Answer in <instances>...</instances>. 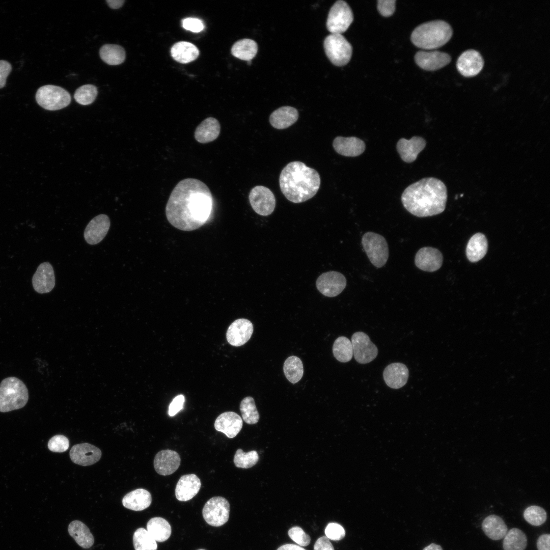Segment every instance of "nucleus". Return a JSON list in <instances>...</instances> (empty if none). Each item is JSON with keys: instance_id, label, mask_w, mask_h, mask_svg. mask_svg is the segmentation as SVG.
Wrapping results in <instances>:
<instances>
[{"instance_id": "nucleus-9", "label": "nucleus", "mask_w": 550, "mask_h": 550, "mask_svg": "<svg viewBox=\"0 0 550 550\" xmlns=\"http://www.w3.org/2000/svg\"><path fill=\"white\" fill-rule=\"evenodd\" d=\"M353 20V13L347 3L338 1L329 11L326 28L331 34H342L348 29Z\"/></svg>"}, {"instance_id": "nucleus-42", "label": "nucleus", "mask_w": 550, "mask_h": 550, "mask_svg": "<svg viewBox=\"0 0 550 550\" xmlns=\"http://www.w3.org/2000/svg\"><path fill=\"white\" fill-rule=\"evenodd\" d=\"M259 460L257 451L253 450L244 452L242 449H238L234 457L235 465L239 468L249 469L255 465Z\"/></svg>"}, {"instance_id": "nucleus-47", "label": "nucleus", "mask_w": 550, "mask_h": 550, "mask_svg": "<svg viewBox=\"0 0 550 550\" xmlns=\"http://www.w3.org/2000/svg\"><path fill=\"white\" fill-rule=\"evenodd\" d=\"M325 534L326 537L329 539L338 541L344 537L345 531L343 527L339 524L331 522L327 525L325 529Z\"/></svg>"}, {"instance_id": "nucleus-17", "label": "nucleus", "mask_w": 550, "mask_h": 550, "mask_svg": "<svg viewBox=\"0 0 550 550\" xmlns=\"http://www.w3.org/2000/svg\"><path fill=\"white\" fill-rule=\"evenodd\" d=\"M415 60L416 64L422 69L434 71L449 64L451 57L449 54L438 50L419 51L416 54Z\"/></svg>"}, {"instance_id": "nucleus-16", "label": "nucleus", "mask_w": 550, "mask_h": 550, "mask_svg": "<svg viewBox=\"0 0 550 550\" xmlns=\"http://www.w3.org/2000/svg\"><path fill=\"white\" fill-rule=\"evenodd\" d=\"M443 262L442 253L437 249L425 246L421 248L416 254L415 263L420 269L433 272L439 269Z\"/></svg>"}, {"instance_id": "nucleus-21", "label": "nucleus", "mask_w": 550, "mask_h": 550, "mask_svg": "<svg viewBox=\"0 0 550 550\" xmlns=\"http://www.w3.org/2000/svg\"><path fill=\"white\" fill-rule=\"evenodd\" d=\"M181 458L179 454L172 450H162L155 456L154 467L156 472L162 476L174 473L179 467Z\"/></svg>"}, {"instance_id": "nucleus-30", "label": "nucleus", "mask_w": 550, "mask_h": 550, "mask_svg": "<svg viewBox=\"0 0 550 550\" xmlns=\"http://www.w3.org/2000/svg\"><path fill=\"white\" fill-rule=\"evenodd\" d=\"M488 250V241L486 236L481 233L473 235L468 243L466 255L471 262H477L486 255Z\"/></svg>"}, {"instance_id": "nucleus-20", "label": "nucleus", "mask_w": 550, "mask_h": 550, "mask_svg": "<svg viewBox=\"0 0 550 550\" xmlns=\"http://www.w3.org/2000/svg\"><path fill=\"white\" fill-rule=\"evenodd\" d=\"M34 290L43 294L50 292L55 285V277L53 267L48 262L41 263L32 278Z\"/></svg>"}, {"instance_id": "nucleus-37", "label": "nucleus", "mask_w": 550, "mask_h": 550, "mask_svg": "<svg viewBox=\"0 0 550 550\" xmlns=\"http://www.w3.org/2000/svg\"><path fill=\"white\" fill-rule=\"evenodd\" d=\"M504 538V550H525L527 547V537L519 529H510Z\"/></svg>"}, {"instance_id": "nucleus-48", "label": "nucleus", "mask_w": 550, "mask_h": 550, "mask_svg": "<svg viewBox=\"0 0 550 550\" xmlns=\"http://www.w3.org/2000/svg\"><path fill=\"white\" fill-rule=\"evenodd\" d=\"M182 25L185 30L194 33H198L204 28V25L202 20L196 18H186L182 20Z\"/></svg>"}, {"instance_id": "nucleus-1", "label": "nucleus", "mask_w": 550, "mask_h": 550, "mask_svg": "<svg viewBox=\"0 0 550 550\" xmlns=\"http://www.w3.org/2000/svg\"><path fill=\"white\" fill-rule=\"evenodd\" d=\"M213 199L209 187L195 178L179 181L172 191L166 207L169 222L180 230H196L211 217Z\"/></svg>"}, {"instance_id": "nucleus-49", "label": "nucleus", "mask_w": 550, "mask_h": 550, "mask_svg": "<svg viewBox=\"0 0 550 550\" xmlns=\"http://www.w3.org/2000/svg\"><path fill=\"white\" fill-rule=\"evenodd\" d=\"M394 0H379L377 1V9L380 14L384 17H389L394 12L395 9Z\"/></svg>"}, {"instance_id": "nucleus-55", "label": "nucleus", "mask_w": 550, "mask_h": 550, "mask_svg": "<svg viewBox=\"0 0 550 550\" xmlns=\"http://www.w3.org/2000/svg\"><path fill=\"white\" fill-rule=\"evenodd\" d=\"M125 1L124 0H107L106 2L108 5L112 9H118L122 7Z\"/></svg>"}, {"instance_id": "nucleus-43", "label": "nucleus", "mask_w": 550, "mask_h": 550, "mask_svg": "<svg viewBox=\"0 0 550 550\" xmlns=\"http://www.w3.org/2000/svg\"><path fill=\"white\" fill-rule=\"evenodd\" d=\"M97 94V89L95 86L85 85L80 87L76 90L74 98L78 103L86 105L94 102Z\"/></svg>"}, {"instance_id": "nucleus-31", "label": "nucleus", "mask_w": 550, "mask_h": 550, "mask_svg": "<svg viewBox=\"0 0 550 550\" xmlns=\"http://www.w3.org/2000/svg\"><path fill=\"white\" fill-rule=\"evenodd\" d=\"M482 528L485 535L493 540L504 538L508 532L503 519L496 515L487 516L482 522Z\"/></svg>"}, {"instance_id": "nucleus-53", "label": "nucleus", "mask_w": 550, "mask_h": 550, "mask_svg": "<svg viewBox=\"0 0 550 550\" xmlns=\"http://www.w3.org/2000/svg\"><path fill=\"white\" fill-rule=\"evenodd\" d=\"M550 535L544 534L541 535L538 539L537 547L538 550H550L549 549Z\"/></svg>"}, {"instance_id": "nucleus-24", "label": "nucleus", "mask_w": 550, "mask_h": 550, "mask_svg": "<svg viewBox=\"0 0 550 550\" xmlns=\"http://www.w3.org/2000/svg\"><path fill=\"white\" fill-rule=\"evenodd\" d=\"M333 146L338 154L347 157L359 156L366 149L364 142L355 136H337L333 141Z\"/></svg>"}, {"instance_id": "nucleus-45", "label": "nucleus", "mask_w": 550, "mask_h": 550, "mask_svg": "<svg viewBox=\"0 0 550 550\" xmlns=\"http://www.w3.org/2000/svg\"><path fill=\"white\" fill-rule=\"evenodd\" d=\"M69 442L67 437L63 435H56L52 437L48 443L49 450L54 452H63L68 450Z\"/></svg>"}, {"instance_id": "nucleus-52", "label": "nucleus", "mask_w": 550, "mask_h": 550, "mask_svg": "<svg viewBox=\"0 0 550 550\" xmlns=\"http://www.w3.org/2000/svg\"><path fill=\"white\" fill-rule=\"evenodd\" d=\"M314 550H334V548L327 537L322 536L316 540Z\"/></svg>"}, {"instance_id": "nucleus-22", "label": "nucleus", "mask_w": 550, "mask_h": 550, "mask_svg": "<svg viewBox=\"0 0 550 550\" xmlns=\"http://www.w3.org/2000/svg\"><path fill=\"white\" fill-rule=\"evenodd\" d=\"M425 140L419 136H414L410 140L401 138L397 143L396 149L401 159L407 163L414 161L418 154L425 148Z\"/></svg>"}, {"instance_id": "nucleus-28", "label": "nucleus", "mask_w": 550, "mask_h": 550, "mask_svg": "<svg viewBox=\"0 0 550 550\" xmlns=\"http://www.w3.org/2000/svg\"><path fill=\"white\" fill-rule=\"evenodd\" d=\"M298 118L297 110L293 107L285 106L273 111L269 117L271 125L278 129L287 128L294 124Z\"/></svg>"}, {"instance_id": "nucleus-10", "label": "nucleus", "mask_w": 550, "mask_h": 550, "mask_svg": "<svg viewBox=\"0 0 550 550\" xmlns=\"http://www.w3.org/2000/svg\"><path fill=\"white\" fill-rule=\"evenodd\" d=\"M230 504L222 497H213L205 503L202 514L206 522L213 527H219L228 520Z\"/></svg>"}, {"instance_id": "nucleus-46", "label": "nucleus", "mask_w": 550, "mask_h": 550, "mask_svg": "<svg viewBox=\"0 0 550 550\" xmlns=\"http://www.w3.org/2000/svg\"><path fill=\"white\" fill-rule=\"evenodd\" d=\"M289 537L300 546H308L311 541V538L299 527L295 526L290 528L288 532Z\"/></svg>"}, {"instance_id": "nucleus-6", "label": "nucleus", "mask_w": 550, "mask_h": 550, "mask_svg": "<svg viewBox=\"0 0 550 550\" xmlns=\"http://www.w3.org/2000/svg\"><path fill=\"white\" fill-rule=\"evenodd\" d=\"M323 46L326 56L337 66H344L351 59L352 46L342 34L328 35L324 39Z\"/></svg>"}, {"instance_id": "nucleus-51", "label": "nucleus", "mask_w": 550, "mask_h": 550, "mask_svg": "<svg viewBox=\"0 0 550 550\" xmlns=\"http://www.w3.org/2000/svg\"><path fill=\"white\" fill-rule=\"evenodd\" d=\"M11 64L5 60H0V89L4 88L6 79L12 71Z\"/></svg>"}, {"instance_id": "nucleus-41", "label": "nucleus", "mask_w": 550, "mask_h": 550, "mask_svg": "<svg viewBox=\"0 0 550 550\" xmlns=\"http://www.w3.org/2000/svg\"><path fill=\"white\" fill-rule=\"evenodd\" d=\"M240 410L242 419L246 423L254 424L258 422L260 416L253 397L248 396L242 400Z\"/></svg>"}, {"instance_id": "nucleus-27", "label": "nucleus", "mask_w": 550, "mask_h": 550, "mask_svg": "<svg viewBox=\"0 0 550 550\" xmlns=\"http://www.w3.org/2000/svg\"><path fill=\"white\" fill-rule=\"evenodd\" d=\"M220 132L221 125L218 121L214 118L208 117L197 126L194 136L199 143L206 144L216 140Z\"/></svg>"}, {"instance_id": "nucleus-36", "label": "nucleus", "mask_w": 550, "mask_h": 550, "mask_svg": "<svg viewBox=\"0 0 550 550\" xmlns=\"http://www.w3.org/2000/svg\"><path fill=\"white\" fill-rule=\"evenodd\" d=\"M101 59L110 65H117L124 62L125 51L124 48L117 44H105L99 51Z\"/></svg>"}, {"instance_id": "nucleus-29", "label": "nucleus", "mask_w": 550, "mask_h": 550, "mask_svg": "<svg viewBox=\"0 0 550 550\" xmlns=\"http://www.w3.org/2000/svg\"><path fill=\"white\" fill-rule=\"evenodd\" d=\"M151 502L150 493L143 488H138L129 492L122 499L123 505L134 511H142L147 508Z\"/></svg>"}, {"instance_id": "nucleus-26", "label": "nucleus", "mask_w": 550, "mask_h": 550, "mask_svg": "<svg viewBox=\"0 0 550 550\" xmlns=\"http://www.w3.org/2000/svg\"><path fill=\"white\" fill-rule=\"evenodd\" d=\"M409 372L407 367L401 363H393L388 365L383 372L386 384L392 389L403 387L407 382Z\"/></svg>"}, {"instance_id": "nucleus-18", "label": "nucleus", "mask_w": 550, "mask_h": 550, "mask_svg": "<svg viewBox=\"0 0 550 550\" xmlns=\"http://www.w3.org/2000/svg\"><path fill=\"white\" fill-rule=\"evenodd\" d=\"M110 225V219L107 215L101 214L95 216L85 228L84 238L86 241L91 245L99 243L107 234Z\"/></svg>"}, {"instance_id": "nucleus-2", "label": "nucleus", "mask_w": 550, "mask_h": 550, "mask_svg": "<svg viewBox=\"0 0 550 550\" xmlns=\"http://www.w3.org/2000/svg\"><path fill=\"white\" fill-rule=\"evenodd\" d=\"M447 188L445 183L434 177L423 178L407 187L401 199L404 208L413 215L420 217L431 216L442 213L447 201Z\"/></svg>"}, {"instance_id": "nucleus-32", "label": "nucleus", "mask_w": 550, "mask_h": 550, "mask_svg": "<svg viewBox=\"0 0 550 550\" xmlns=\"http://www.w3.org/2000/svg\"><path fill=\"white\" fill-rule=\"evenodd\" d=\"M173 58L178 62L186 64L195 60L199 55V50L193 44L186 41H180L173 45L171 49Z\"/></svg>"}, {"instance_id": "nucleus-14", "label": "nucleus", "mask_w": 550, "mask_h": 550, "mask_svg": "<svg viewBox=\"0 0 550 550\" xmlns=\"http://www.w3.org/2000/svg\"><path fill=\"white\" fill-rule=\"evenodd\" d=\"M253 333L252 323L247 319L239 318L229 326L226 333L227 340L233 346H240L250 339Z\"/></svg>"}, {"instance_id": "nucleus-56", "label": "nucleus", "mask_w": 550, "mask_h": 550, "mask_svg": "<svg viewBox=\"0 0 550 550\" xmlns=\"http://www.w3.org/2000/svg\"><path fill=\"white\" fill-rule=\"evenodd\" d=\"M423 550H443L442 547L435 543H431L425 547Z\"/></svg>"}, {"instance_id": "nucleus-39", "label": "nucleus", "mask_w": 550, "mask_h": 550, "mask_svg": "<svg viewBox=\"0 0 550 550\" xmlns=\"http://www.w3.org/2000/svg\"><path fill=\"white\" fill-rule=\"evenodd\" d=\"M333 353L334 357L340 362L350 361L353 356L352 346L350 340L344 336L337 338L333 345Z\"/></svg>"}, {"instance_id": "nucleus-19", "label": "nucleus", "mask_w": 550, "mask_h": 550, "mask_svg": "<svg viewBox=\"0 0 550 550\" xmlns=\"http://www.w3.org/2000/svg\"><path fill=\"white\" fill-rule=\"evenodd\" d=\"M101 454V451L98 448L89 443L76 444L70 451V457L72 461L82 466L95 463L100 459Z\"/></svg>"}, {"instance_id": "nucleus-25", "label": "nucleus", "mask_w": 550, "mask_h": 550, "mask_svg": "<svg viewBox=\"0 0 550 550\" xmlns=\"http://www.w3.org/2000/svg\"><path fill=\"white\" fill-rule=\"evenodd\" d=\"M200 479L194 474L184 475L179 479L175 488V496L178 500L185 502L193 499L199 491Z\"/></svg>"}, {"instance_id": "nucleus-15", "label": "nucleus", "mask_w": 550, "mask_h": 550, "mask_svg": "<svg viewBox=\"0 0 550 550\" xmlns=\"http://www.w3.org/2000/svg\"><path fill=\"white\" fill-rule=\"evenodd\" d=\"M484 66V60L481 54L473 49L463 51L458 57L456 66L458 71L466 77L478 74Z\"/></svg>"}, {"instance_id": "nucleus-34", "label": "nucleus", "mask_w": 550, "mask_h": 550, "mask_svg": "<svg viewBox=\"0 0 550 550\" xmlns=\"http://www.w3.org/2000/svg\"><path fill=\"white\" fill-rule=\"evenodd\" d=\"M147 531L157 542H163L171 536V527L165 519L155 517L151 518L147 524Z\"/></svg>"}, {"instance_id": "nucleus-8", "label": "nucleus", "mask_w": 550, "mask_h": 550, "mask_svg": "<svg viewBox=\"0 0 550 550\" xmlns=\"http://www.w3.org/2000/svg\"><path fill=\"white\" fill-rule=\"evenodd\" d=\"M362 244L374 266L380 268L385 265L389 253L388 243L383 236L373 232H366L362 236Z\"/></svg>"}, {"instance_id": "nucleus-11", "label": "nucleus", "mask_w": 550, "mask_h": 550, "mask_svg": "<svg viewBox=\"0 0 550 550\" xmlns=\"http://www.w3.org/2000/svg\"><path fill=\"white\" fill-rule=\"evenodd\" d=\"M249 199L253 209L262 216L270 215L276 207V198L267 187L258 185L250 191Z\"/></svg>"}, {"instance_id": "nucleus-23", "label": "nucleus", "mask_w": 550, "mask_h": 550, "mask_svg": "<svg viewBox=\"0 0 550 550\" xmlns=\"http://www.w3.org/2000/svg\"><path fill=\"white\" fill-rule=\"evenodd\" d=\"M242 424V420L239 415L233 411H226L216 419L214 428L228 438H232L240 431Z\"/></svg>"}, {"instance_id": "nucleus-5", "label": "nucleus", "mask_w": 550, "mask_h": 550, "mask_svg": "<svg viewBox=\"0 0 550 550\" xmlns=\"http://www.w3.org/2000/svg\"><path fill=\"white\" fill-rule=\"evenodd\" d=\"M28 399V390L19 379L9 377L1 382L0 411L5 413L20 409L25 405Z\"/></svg>"}, {"instance_id": "nucleus-44", "label": "nucleus", "mask_w": 550, "mask_h": 550, "mask_svg": "<svg viewBox=\"0 0 550 550\" xmlns=\"http://www.w3.org/2000/svg\"><path fill=\"white\" fill-rule=\"evenodd\" d=\"M525 520L535 526L542 525L547 518L546 512L542 508L538 506H531L527 508L524 512Z\"/></svg>"}, {"instance_id": "nucleus-35", "label": "nucleus", "mask_w": 550, "mask_h": 550, "mask_svg": "<svg viewBox=\"0 0 550 550\" xmlns=\"http://www.w3.org/2000/svg\"><path fill=\"white\" fill-rule=\"evenodd\" d=\"M258 51L257 43L250 39H243L236 42L231 48V53L236 58L244 61H251Z\"/></svg>"}, {"instance_id": "nucleus-4", "label": "nucleus", "mask_w": 550, "mask_h": 550, "mask_svg": "<svg viewBox=\"0 0 550 550\" xmlns=\"http://www.w3.org/2000/svg\"><path fill=\"white\" fill-rule=\"evenodd\" d=\"M453 31L447 22L437 20L427 22L417 26L413 32L411 40L421 48L433 49L439 48L451 39Z\"/></svg>"}, {"instance_id": "nucleus-12", "label": "nucleus", "mask_w": 550, "mask_h": 550, "mask_svg": "<svg viewBox=\"0 0 550 550\" xmlns=\"http://www.w3.org/2000/svg\"><path fill=\"white\" fill-rule=\"evenodd\" d=\"M353 355L356 361L362 364L373 361L378 354V349L365 333L358 332L351 337Z\"/></svg>"}, {"instance_id": "nucleus-50", "label": "nucleus", "mask_w": 550, "mask_h": 550, "mask_svg": "<svg viewBox=\"0 0 550 550\" xmlns=\"http://www.w3.org/2000/svg\"><path fill=\"white\" fill-rule=\"evenodd\" d=\"M184 401L185 398L183 395H179L175 397L169 406V415L173 417L180 411L183 408Z\"/></svg>"}, {"instance_id": "nucleus-7", "label": "nucleus", "mask_w": 550, "mask_h": 550, "mask_svg": "<svg viewBox=\"0 0 550 550\" xmlns=\"http://www.w3.org/2000/svg\"><path fill=\"white\" fill-rule=\"evenodd\" d=\"M35 98L41 107L49 111L63 108L71 101V96L68 91L60 87L50 85L39 88Z\"/></svg>"}, {"instance_id": "nucleus-38", "label": "nucleus", "mask_w": 550, "mask_h": 550, "mask_svg": "<svg viewBox=\"0 0 550 550\" xmlns=\"http://www.w3.org/2000/svg\"><path fill=\"white\" fill-rule=\"evenodd\" d=\"M283 371L288 381L293 384L297 383L301 379L304 374L301 360L294 355L288 357L284 363Z\"/></svg>"}, {"instance_id": "nucleus-3", "label": "nucleus", "mask_w": 550, "mask_h": 550, "mask_svg": "<svg viewBox=\"0 0 550 550\" xmlns=\"http://www.w3.org/2000/svg\"><path fill=\"white\" fill-rule=\"evenodd\" d=\"M320 182V177L316 170L298 161L288 163L279 178L281 191L289 201L294 203L304 202L313 197Z\"/></svg>"}, {"instance_id": "nucleus-13", "label": "nucleus", "mask_w": 550, "mask_h": 550, "mask_svg": "<svg viewBox=\"0 0 550 550\" xmlns=\"http://www.w3.org/2000/svg\"><path fill=\"white\" fill-rule=\"evenodd\" d=\"M346 279L341 273L331 271L321 274L316 281L318 291L327 297H335L340 294L346 286Z\"/></svg>"}, {"instance_id": "nucleus-33", "label": "nucleus", "mask_w": 550, "mask_h": 550, "mask_svg": "<svg viewBox=\"0 0 550 550\" xmlns=\"http://www.w3.org/2000/svg\"><path fill=\"white\" fill-rule=\"evenodd\" d=\"M69 535L84 548H89L94 544V539L88 527L79 520L72 521L68 526Z\"/></svg>"}, {"instance_id": "nucleus-54", "label": "nucleus", "mask_w": 550, "mask_h": 550, "mask_svg": "<svg viewBox=\"0 0 550 550\" xmlns=\"http://www.w3.org/2000/svg\"><path fill=\"white\" fill-rule=\"evenodd\" d=\"M277 550H306L300 546L293 544H286L279 547Z\"/></svg>"}, {"instance_id": "nucleus-57", "label": "nucleus", "mask_w": 550, "mask_h": 550, "mask_svg": "<svg viewBox=\"0 0 550 550\" xmlns=\"http://www.w3.org/2000/svg\"><path fill=\"white\" fill-rule=\"evenodd\" d=\"M198 550H205V549H198Z\"/></svg>"}, {"instance_id": "nucleus-40", "label": "nucleus", "mask_w": 550, "mask_h": 550, "mask_svg": "<svg viewBox=\"0 0 550 550\" xmlns=\"http://www.w3.org/2000/svg\"><path fill=\"white\" fill-rule=\"evenodd\" d=\"M133 543L135 550H156L157 548L156 541L147 530L143 528H139L134 532Z\"/></svg>"}]
</instances>
